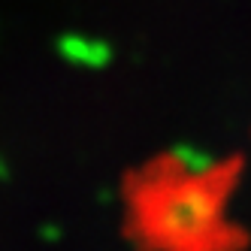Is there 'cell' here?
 <instances>
[{
	"label": "cell",
	"mask_w": 251,
	"mask_h": 251,
	"mask_svg": "<svg viewBox=\"0 0 251 251\" xmlns=\"http://www.w3.org/2000/svg\"><path fill=\"white\" fill-rule=\"evenodd\" d=\"M139 218L164 251H233L227 221V176L224 170H182L154 176L139 194Z\"/></svg>",
	"instance_id": "cell-1"
}]
</instances>
